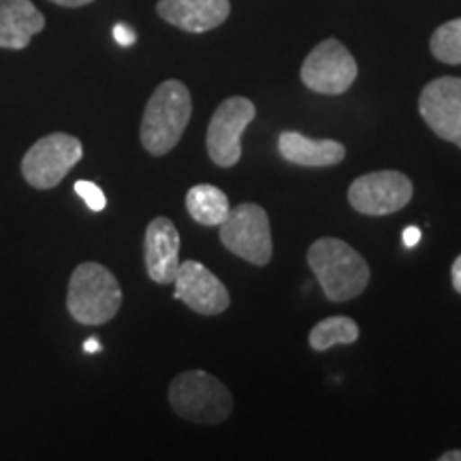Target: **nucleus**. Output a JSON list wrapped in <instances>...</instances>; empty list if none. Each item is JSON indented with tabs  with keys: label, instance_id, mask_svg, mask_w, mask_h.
I'll return each instance as SVG.
<instances>
[{
	"label": "nucleus",
	"instance_id": "1",
	"mask_svg": "<svg viewBox=\"0 0 461 461\" xmlns=\"http://www.w3.org/2000/svg\"><path fill=\"white\" fill-rule=\"evenodd\" d=\"M308 265L330 302H350L370 285V265L338 238L316 240L308 248Z\"/></svg>",
	"mask_w": 461,
	"mask_h": 461
},
{
	"label": "nucleus",
	"instance_id": "2",
	"mask_svg": "<svg viewBox=\"0 0 461 461\" xmlns=\"http://www.w3.org/2000/svg\"><path fill=\"white\" fill-rule=\"evenodd\" d=\"M193 115V99L186 84L167 79L149 96L141 118L140 140L152 157H165L182 140Z\"/></svg>",
	"mask_w": 461,
	"mask_h": 461
},
{
	"label": "nucleus",
	"instance_id": "3",
	"mask_svg": "<svg viewBox=\"0 0 461 461\" xmlns=\"http://www.w3.org/2000/svg\"><path fill=\"white\" fill-rule=\"evenodd\" d=\"M120 305L122 288L105 265L88 261L73 269L67 291V310L79 325H105L118 314Z\"/></svg>",
	"mask_w": 461,
	"mask_h": 461
},
{
	"label": "nucleus",
	"instance_id": "4",
	"mask_svg": "<svg viewBox=\"0 0 461 461\" xmlns=\"http://www.w3.org/2000/svg\"><path fill=\"white\" fill-rule=\"evenodd\" d=\"M169 403L182 419L193 423H222L233 412V395L227 384L205 370L177 374L169 384Z\"/></svg>",
	"mask_w": 461,
	"mask_h": 461
},
{
	"label": "nucleus",
	"instance_id": "5",
	"mask_svg": "<svg viewBox=\"0 0 461 461\" xmlns=\"http://www.w3.org/2000/svg\"><path fill=\"white\" fill-rule=\"evenodd\" d=\"M221 241L230 255L258 267L267 265L274 255L267 212L257 203H240L221 224Z\"/></svg>",
	"mask_w": 461,
	"mask_h": 461
},
{
	"label": "nucleus",
	"instance_id": "6",
	"mask_svg": "<svg viewBox=\"0 0 461 461\" xmlns=\"http://www.w3.org/2000/svg\"><path fill=\"white\" fill-rule=\"evenodd\" d=\"M84 157V146L68 132H51L34 141L22 158V176L37 190L56 188Z\"/></svg>",
	"mask_w": 461,
	"mask_h": 461
},
{
	"label": "nucleus",
	"instance_id": "7",
	"mask_svg": "<svg viewBox=\"0 0 461 461\" xmlns=\"http://www.w3.org/2000/svg\"><path fill=\"white\" fill-rule=\"evenodd\" d=\"M257 118L255 103L246 96H230L216 107L207 126L205 146L212 163L218 167H235L241 158V135L246 126Z\"/></svg>",
	"mask_w": 461,
	"mask_h": 461
},
{
	"label": "nucleus",
	"instance_id": "8",
	"mask_svg": "<svg viewBox=\"0 0 461 461\" xmlns=\"http://www.w3.org/2000/svg\"><path fill=\"white\" fill-rule=\"evenodd\" d=\"M359 67L355 56L338 39H325L305 56L302 82L305 88L319 95H344L355 84Z\"/></svg>",
	"mask_w": 461,
	"mask_h": 461
},
{
	"label": "nucleus",
	"instance_id": "9",
	"mask_svg": "<svg viewBox=\"0 0 461 461\" xmlns=\"http://www.w3.org/2000/svg\"><path fill=\"white\" fill-rule=\"evenodd\" d=\"M412 182L402 171H374L357 177L348 188V203L366 216H389L411 203Z\"/></svg>",
	"mask_w": 461,
	"mask_h": 461
},
{
	"label": "nucleus",
	"instance_id": "10",
	"mask_svg": "<svg viewBox=\"0 0 461 461\" xmlns=\"http://www.w3.org/2000/svg\"><path fill=\"white\" fill-rule=\"evenodd\" d=\"M419 112L431 132L461 148V77H438L419 96Z\"/></svg>",
	"mask_w": 461,
	"mask_h": 461
},
{
	"label": "nucleus",
	"instance_id": "11",
	"mask_svg": "<svg viewBox=\"0 0 461 461\" xmlns=\"http://www.w3.org/2000/svg\"><path fill=\"white\" fill-rule=\"evenodd\" d=\"M173 285H176L173 297L180 299L193 312L201 316L222 314L230 305L227 286L199 261L180 263Z\"/></svg>",
	"mask_w": 461,
	"mask_h": 461
},
{
	"label": "nucleus",
	"instance_id": "12",
	"mask_svg": "<svg viewBox=\"0 0 461 461\" xmlns=\"http://www.w3.org/2000/svg\"><path fill=\"white\" fill-rule=\"evenodd\" d=\"M143 258L149 280L157 285H171L180 267V233L169 218L158 216L148 224Z\"/></svg>",
	"mask_w": 461,
	"mask_h": 461
},
{
	"label": "nucleus",
	"instance_id": "13",
	"mask_svg": "<svg viewBox=\"0 0 461 461\" xmlns=\"http://www.w3.org/2000/svg\"><path fill=\"white\" fill-rule=\"evenodd\" d=\"M157 14L186 32H210L230 15L229 0H158Z\"/></svg>",
	"mask_w": 461,
	"mask_h": 461
},
{
	"label": "nucleus",
	"instance_id": "14",
	"mask_svg": "<svg viewBox=\"0 0 461 461\" xmlns=\"http://www.w3.org/2000/svg\"><path fill=\"white\" fill-rule=\"evenodd\" d=\"M45 28V15L32 0H0V48L24 50Z\"/></svg>",
	"mask_w": 461,
	"mask_h": 461
},
{
	"label": "nucleus",
	"instance_id": "15",
	"mask_svg": "<svg viewBox=\"0 0 461 461\" xmlns=\"http://www.w3.org/2000/svg\"><path fill=\"white\" fill-rule=\"evenodd\" d=\"M280 157L299 167H333L342 163L346 148L333 140H310L295 131H285L278 140Z\"/></svg>",
	"mask_w": 461,
	"mask_h": 461
},
{
	"label": "nucleus",
	"instance_id": "16",
	"mask_svg": "<svg viewBox=\"0 0 461 461\" xmlns=\"http://www.w3.org/2000/svg\"><path fill=\"white\" fill-rule=\"evenodd\" d=\"M186 210L194 222L203 227H221L227 221L230 205L221 188L212 184H197L186 193Z\"/></svg>",
	"mask_w": 461,
	"mask_h": 461
},
{
	"label": "nucleus",
	"instance_id": "17",
	"mask_svg": "<svg viewBox=\"0 0 461 461\" xmlns=\"http://www.w3.org/2000/svg\"><path fill=\"white\" fill-rule=\"evenodd\" d=\"M359 339V325L350 316H330L312 327L308 342L314 350L325 353L331 346L353 344Z\"/></svg>",
	"mask_w": 461,
	"mask_h": 461
},
{
	"label": "nucleus",
	"instance_id": "18",
	"mask_svg": "<svg viewBox=\"0 0 461 461\" xmlns=\"http://www.w3.org/2000/svg\"><path fill=\"white\" fill-rule=\"evenodd\" d=\"M429 50L436 60L445 65H461V17L436 28L429 39Z\"/></svg>",
	"mask_w": 461,
	"mask_h": 461
},
{
	"label": "nucleus",
	"instance_id": "19",
	"mask_svg": "<svg viewBox=\"0 0 461 461\" xmlns=\"http://www.w3.org/2000/svg\"><path fill=\"white\" fill-rule=\"evenodd\" d=\"M75 193L86 201V205H88L92 212H103L107 207L105 193H103L95 182H88V180L75 182Z\"/></svg>",
	"mask_w": 461,
	"mask_h": 461
},
{
	"label": "nucleus",
	"instance_id": "20",
	"mask_svg": "<svg viewBox=\"0 0 461 461\" xmlns=\"http://www.w3.org/2000/svg\"><path fill=\"white\" fill-rule=\"evenodd\" d=\"M113 39L118 41L122 48H129L137 41V32L132 31L129 24H115L113 26Z\"/></svg>",
	"mask_w": 461,
	"mask_h": 461
},
{
	"label": "nucleus",
	"instance_id": "21",
	"mask_svg": "<svg viewBox=\"0 0 461 461\" xmlns=\"http://www.w3.org/2000/svg\"><path fill=\"white\" fill-rule=\"evenodd\" d=\"M402 241H403V246H406V248H414L420 241V229H417V227L403 229Z\"/></svg>",
	"mask_w": 461,
	"mask_h": 461
},
{
	"label": "nucleus",
	"instance_id": "22",
	"mask_svg": "<svg viewBox=\"0 0 461 461\" xmlns=\"http://www.w3.org/2000/svg\"><path fill=\"white\" fill-rule=\"evenodd\" d=\"M451 280H453V288L461 295V255L455 258V263L451 267Z\"/></svg>",
	"mask_w": 461,
	"mask_h": 461
},
{
	"label": "nucleus",
	"instance_id": "23",
	"mask_svg": "<svg viewBox=\"0 0 461 461\" xmlns=\"http://www.w3.org/2000/svg\"><path fill=\"white\" fill-rule=\"evenodd\" d=\"M50 3H54V5H60V7L77 9V7H86V5L95 3V0H50Z\"/></svg>",
	"mask_w": 461,
	"mask_h": 461
},
{
	"label": "nucleus",
	"instance_id": "24",
	"mask_svg": "<svg viewBox=\"0 0 461 461\" xmlns=\"http://www.w3.org/2000/svg\"><path fill=\"white\" fill-rule=\"evenodd\" d=\"M101 348H103V346H101V342L96 338H90V339H86V342H84L86 353H99Z\"/></svg>",
	"mask_w": 461,
	"mask_h": 461
},
{
	"label": "nucleus",
	"instance_id": "25",
	"mask_svg": "<svg viewBox=\"0 0 461 461\" xmlns=\"http://www.w3.org/2000/svg\"><path fill=\"white\" fill-rule=\"evenodd\" d=\"M440 461H461V451H448V453H442Z\"/></svg>",
	"mask_w": 461,
	"mask_h": 461
}]
</instances>
